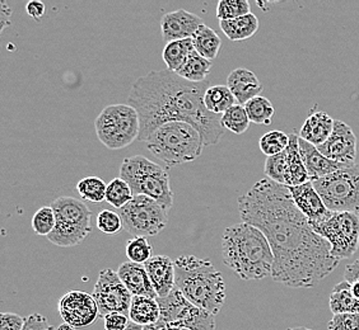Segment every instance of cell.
<instances>
[{
  "label": "cell",
  "instance_id": "1",
  "mask_svg": "<svg viewBox=\"0 0 359 330\" xmlns=\"http://www.w3.org/2000/svg\"><path fill=\"white\" fill-rule=\"evenodd\" d=\"M242 222L263 231L274 254L271 277L292 289H310L339 266L332 247L313 231L290 188L270 179L256 182L238 197Z\"/></svg>",
  "mask_w": 359,
  "mask_h": 330
},
{
  "label": "cell",
  "instance_id": "2",
  "mask_svg": "<svg viewBox=\"0 0 359 330\" xmlns=\"http://www.w3.org/2000/svg\"><path fill=\"white\" fill-rule=\"evenodd\" d=\"M208 88L207 82H189L167 69L140 76L128 96V104L137 110L140 120L138 140L144 143L162 124L181 121L199 131L205 148L218 144L224 129L221 115L209 112L204 104Z\"/></svg>",
  "mask_w": 359,
  "mask_h": 330
},
{
  "label": "cell",
  "instance_id": "3",
  "mask_svg": "<svg viewBox=\"0 0 359 330\" xmlns=\"http://www.w3.org/2000/svg\"><path fill=\"white\" fill-rule=\"evenodd\" d=\"M223 261L243 281L263 280L273 273L274 254L262 230L246 222L227 227L222 235Z\"/></svg>",
  "mask_w": 359,
  "mask_h": 330
},
{
  "label": "cell",
  "instance_id": "4",
  "mask_svg": "<svg viewBox=\"0 0 359 330\" xmlns=\"http://www.w3.org/2000/svg\"><path fill=\"white\" fill-rule=\"evenodd\" d=\"M176 289L190 303L217 315L226 301V283L222 273L208 259L181 255L175 261Z\"/></svg>",
  "mask_w": 359,
  "mask_h": 330
},
{
  "label": "cell",
  "instance_id": "5",
  "mask_svg": "<svg viewBox=\"0 0 359 330\" xmlns=\"http://www.w3.org/2000/svg\"><path fill=\"white\" fill-rule=\"evenodd\" d=\"M144 143L148 150L168 166L196 160L205 148L199 131L181 121L162 124Z\"/></svg>",
  "mask_w": 359,
  "mask_h": 330
},
{
  "label": "cell",
  "instance_id": "6",
  "mask_svg": "<svg viewBox=\"0 0 359 330\" xmlns=\"http://www.w3.org/2000/svg\"><path fill=\"white\" fill-rule=\"evenodd\" d=\"M120 178L132 188L134 196H147L157 201L170 213L173 205V192L168 173L157 163L135 155L124 159L120 166Z\"/></svg>",
  "mask_w": 359,
  "mask_h": 330
},
{
  "label": "cell",
  "instance_id": "7",
  "mask_svg": "<svg viewBox=\"0 0 359 330\" xmlns=\"http://www.w3.org/2000/svg\"><path fill=\"white\" fill-rule=\"evenodd\" d=\"M51 207L55 213L56 227L48 239L53 244L62 248L76 247L92 233V211L82 201L62 196L56 199Z\"/></svg>",
  "mask_w": 359,
  "mask_h": 330
},
{
  "label": "cell",
  "instance_id": "8",
  "mask_svg": "<svg viewBox=\"0 0 359 330\" xmlns=\"http://www.w3.org/2000/svg\"><path fill=\"white\" fill-rule=\"evenodd\" d=\"M97 138L110 150H120L132 145L140 135V120L130 104H111L95 121Z\"/></svg>",
  "mask_w": 359,
  "mask_h": 330
},
{
  "label": "cell",
  "instance_id": "9",
  "mask_svg": "<svg viewBox=\"0 0 359 330\" xmlns=\"http://www.w3.org/2000/svg\"><path fill=\"white\" fill-rule=\"evenodd\" d=\"M332 213H359V164L349 165L324 178L311 180Z\"/></svg>",
  "mask_w": 359,
  "mask_h": 330
},
{
  "label": "cell",
  "instance_id": "10",
  "mask_svg": "<svg viewBox=\"0 0 359 330\" xmlns=\"http://www.w3.org/2000/svg\"><path fill=\"white\" fill-rule=\"evenodd\" d=\"M120 216L123 229L134 235V238L156 236L166 229L168 222L166 208L147 196H134V199L121 208Z\"/></svg>",
  "mask_w": 359,
  "mask_h": 330
},
{
  "label": "cell",
  "instance_id": "11",
  "mask_svg": "<svg viewBox=\"0 0 359 330\" xmlns=\"http://www.w3.org/2000/svg\"><path fill=\"white\" fill-rule=\"evenodd\" d=\"M161 317L158 325L189 330H215V315L187 300L175 289L166 297H158Z\"/></svg>",
  "mask_w": 359,
  "mask_h": 330
},
{
  "label": "cell",
  "instance_id": "12",
  "mask_svg": "<svg viewBox=\"0 0 359 330\" xmlns=\"http://www.w3.org/2000/svg\"><path fill=\"white\" fill-rule=\"evenodd\" d=\"M332 247V258H351L359 247V216L352 213H334L329 220L312 227Z\"/></svg>",
  "mask_w": 359,
  "mask_h": 330
},
{
  "label": "cell",
  "instance_id": "13",
  "mask_svg": "<svg viewBox=\"0 0 359 330\" xmlns=\"http://www.w3.org/2000/svg\"><path fill=\"white\" fill-rule=\"evenodd\" d=\"M92 296L98 306L100 317H104L112 313L129 317L133 295L120 280L118 272L111 268L101 271Z\"/></svg>",
  "mask_w": 359,
  "mask_h": 330
},
{
  "label": "cell",
  "instance_id": "14",
  "mask_svg": "<svg viewBox=\"0 0 359 330\" xmlns=\"http://www.w3.org/2000/svg\"><path fill=\"white\" fill-rule=\"evenodd\" d=\"M59 314L64 323L74 328H86L96 322L100 311L93 296L82 291H70L59 300Z\"/></svg>",
  "mask_w": 359,
  "mask_h": 330
},
{
  "label": "cell",
  "instance_id": "15",
  "mask_svg": "<svg viewBox=\"0 0 359 330\" xmlns=\"http://www.w3.org/2000/svg\"><path fill=\"white\" fill-rule=\"evenodd\" d=\"M321 154L340 164H355L357 138L352 127L343 121H335L330 138L318 146Z\"/></svg>",
  "mask_w": 359,
  "mask_h": 330
},
{
  "label": "cell",
  "instance_id": "16",
  "mask_svg": "<svg viewBox=\"0 0 359 330\" xmlns=\"http://www.w3.org/2000/svg\"><path fill=\"white\" fill-rule=\"evenodd\" d=\"M292 199L296 206L304 217L309 220L310 225H318L324 221L329 220L332 216V211L325 206L324 201L313 187L311 180L301 186L288 187Z\"/></svg>",
  "mask_w": 359,
  "mask_h": 330
},
{
  "label": "cell",
  "instance_id": "17",
  "mask_svg": "<svg viewBox=\"0 0 359 330\" xmlns=\"http://www.w3.org/2000/svg\"><path fill=\"white\" fill-rule=\"evenodd\" d=\"M203 24L204 22L199 15L190 13L185 9H177L162 17L161 20L162 38L166 43L193 38L196 31Z\"/></svg>",
  "mask_w": 359,
  "mask_h": 330
},
{
  "label": "cell",
  "instance_id": "18",
  "mask_svg": "<svg viewBox=\"0 0 359 330\" xmlns=\"http://www.w3.org/2000/svg\"><path fill=\"white\" fill-rule=\"evenodd\" d=\"M153 289L158 297H166L176 289L175 261L167 255H153L144 264Z\"/></svg>",
  "mask_w": 359,
  "mask_h": 330
},
{
  "label": "cell",
  "instance_id": "19",
  "mask_svg": "<svg viewBox=\"0 0 359 330\" xmlns=\"http://www.w3.org/2000/svg\"><path fill=\"white\" fill-rule=\"evenodd\" d=\"M298 145H299L301 158L304 160V166L311 180L324 178L326 175L337 172L341 168L349 166V165L340 164L326 158L324 154L320 152L318 146L307 143L304 138H298Z\"/></svg>",
  "mask_w": 359,
  "mask_h": 330
},
{
  "label": "cell",
  "instance_id": "20",
  "mask_svg": "<svg viewBox=\"0 0 359 330\" xmlns=\"http://www.w3.org/2000/svg\"><path fill=\"white\" fill-rule=\"evenodd\" d=\"M227 87L235 96L237 104L241 106L260 96L263 92V84L255 73L245 68H237L231 71L227 78Z\"/></svg>",
  "mask_w": 359,
  "mask_h": 330
},
{
  "label": "cell",
  "instance_id": "21",
  "mask_svg": "<svg viewBox=\"0 0 359 330\" xmlns=\"http://www.w3.org/2000/svg\"><path fill=\"white\" fill-rule=\"evenodd\" d=\"M118 275L133 296H147L157 299L144 264L125 261L118 269Z\"/></svg>",
  "mask_w": 359,
  "mask_h": 330
},
{
  "label": "cell",
  "instance_id": "22",
  "mask_svg": "<svg viewBox=\"0 0 359 330\" xmlns=\"http://www.w3.org/2000/svg\"><path fill=\"white\" fill-rule=\"evenodd\" d=\"M334 124L335 120H332V116H329L326 112H315L306 118L304 126L299 130V138L315 146H320L330 138Z\"/></svg>",
  "mask_w": 359,
  "mask_h": 330
},
{
  "label": "cell",
  "instance_id": "23",
  "mask_svg": "<svg viewBox=\"0 0 359 330\" xmlns=\"http://www.w3.org/2000/svg\"><path fill=\"white\" fill-rule=\"evenodd\" d=\"M296 134H290V145L287 148V169H285V186L297 187L310 182L309 173L301 158L299 145Z\"/></svg>",
  "mask_w": 359,
  "mask_h": 330
},
{
  "label": "cell",
  "instance_id": "24",
  "mask_svg": "<svg viewBox=\"0 0 359 330\" xmlns=\"http://www.w3.org/2000/svg\"><path fill=\"white\" fill-rule=\"evenodd\" d=\"M161 309L157 299L147 296H133L129 319L132 323L149 327L159 322Z\"/></svg>",
  "mask_w": 359,
  "mask_h": 330
},
{
  "label": "cell",
  "instance_id": "25",
  "mask_svg": "<svg viewBox=\"0 0 359 330\" xmlns=\"http://www.w3.org/2000/svg\"><path fill=\"white\" fill-rule=\"evenodd\" d=\"M219 27L231 41H246L257 34L259 20L255 14L250 13L235 20L219 21Z\"/></svg>",
  "mask_w": 359,
  "mask_h": 330
},
{
  "label": "cell",
  "instance_id": "26",
  "mask_svg": "<svg viewBox=\"0 0 359 330\" xmlns=\"http://www.w3.org/2000/svg\"><path fill=\"white\" fill-rule=\"evenodd\" d=\"M329 305L334 315L338 314H359V300L352 292L351 283L343 281L339 282L329 299Z\"/></svg>",
  "mask_w": 359,
  "mask_h": 330
},
{
  "label": "cell",
  "instance_id": "27",
  "mask_svg": "<svg viewBox=\"0 0 359 330\" xmlns=\"http://www.w3.org/2000/svg\"><path fill=\"white\" fill-rule=\"evenodd\" d=\"M194 48L199 55L209 62H215L222 48V40L213 28L203 24L193 38Z\"/></svg>",
  "mask_w": 359,
  "mask_h": 330
},
{
  "label": "cell",
  "instance_id": "28",
  "mask_svg": "<svg viewBox=\"0 0 359 330\" xmlns=\"http://www.w3.org/2000/svg\"><path fill=\"white\" fill-rule=\"evenodd\" d=\"M194 50L195 48L191 38L166 43L162 51V59L166 64L167 70L176 73L184 65V62H187V57Z\"/></svg>",
  "mask_w": 359,
  "mask_h": 330
},
{
  "label": "cell",
  "instance_id": "29",
  "mask_svg": "<svg viewBox=\"0 0 359 330\" xmlns=\"http://www.w3.org/2000/svg\"><path fill=\"white\" fill-rule=\"evenodd\" d=\"M212 69V62L204 59L194 50L176 74L191 82H204Z\"/></svg>",
  "mask_w": 359,
  "mask_h": 330
},
{
  "label": "cell",
  "instance_id": "30",
  "mask_svg": "<svg viewBox=\"0 0 359 330\" xmlns=\"http://www.w3.org/2000/svg\"><path fill=\"white\" fill-rule=\"evenodd\" d=\"M236 98L227 85H215L209 87L205 96L204 104L207 110L215 115H223L226 110L235 106Z\"/></svg>",
  "mask_w": 359,
  "mask_h": 330
},
{
  "label": "cell",
  "instance_id": "31",
  "mask_svg": "<svg viewBox=\"0 0 359 330\" xmlns=\"http://www.w3.org/2000/svg\"><path fill=\"white\" fill-rule=\"evenodd\" d=\"M245 110L248 112L250 122L256 124H270L274 117L276 110L268 98L256 96L245 104Z\"/></svg>",
  "mask_w": 359,
  "mask_h": 330
},
{
  "label": "cell",
  "instance_id": "32",
  "mask_svg": "<svg viewBox=\"0 0 359 330\" xmlns=\"http://www.w3.org/2000/svg\"><path fill=\"white\" fill-rule=\"evenodd\" d=\"M222 126L224 130L231 131L236 135H241L245 131L249 130L250 118L245 106L235 104L229 110L222 115Z\"/></svg>",
  "mask_w": 359,
  "mask_h": 330
},
{
  "label": "cell",
  "instance_id": "33",
  "mask_svg": "<svg viewBox=\"0 0 359 330\" xmlns=\"http://www.w3.org/2000/svg\"><path fill=\"white\" fill-rule=\"evenodd\" d=\"M134 199L132 188L123 178H115L107 185L104 201L115 208H123Z\"/></svg>",
  "mask_w": 359,
  "mask_h": 330
},
{
  "label": "cell",
  "instance_id": "34",
  "mask_svg": "<svg viewBox=\"0 0 359 330\" xmlns=\"http://www.w3.org/2000/svg\"><path fill=\"white\" fill-rule=\"evenodd\" d=\"M107 185L98 177H87L81 179L76 185V191L79 196L86 201L93 203H101L106 199Z\"/></svg>",
  "mask_w": 359,
  "mask_h": 330
},
{
  "label": "cell",
  "instance_id": "35",
  "mask_svg": "<svg viewBox=\"0 0 359 330\" xmlns=\"http://www.w3.org/2000/svg\"><path fill=\"white\" fill-rule=\"evenodd\" d=\"M288 145L290 135H287L283 131H269L259 141L260 150L268 158L283 152L288 148Z\"/></svg>",
  "mask_w": 359,
  "mask_h": 330
},
{
  "label": "cell",
  "instance_id": "36",
  "mask_svg": "<svg viewBox=\"0 0 359 330\" xmlns=\"http://www.w3.org/2000/svg\"><path fill=\"white\" fill-rule=\"evenodd\" d=\"M251 13V6L248 0H221L217 6V18L219 21H229Z\"/></svg>",
  "mask_w": 359,
  "mask_h": 330
},
{
  "label": "cell",
  "instance_id": "37",
  "mask_svg": "<svg viewBox=\"0 0 359 330\" xmlns=\"http://www.w3.org/2000/svg\"><path fill=\"white\" fill-rule=\"evenodd\" d=\"M126 255L129 261L145 264L153 257V247L147 238L137 236L126 241Z\"/></svg>",
  "mask_w": 359,
  "mask_h": 330
},
{
  "label": "cell",
  "instance_id": "38",
  "mask_svg": "<svg viewBox=\"0 0 359 330\" xmlns=\"http://www.w3.org/2000/svg\"><path fill=\"white\" fill-rule=\"evenodd\" d=\"M31 227L34 229L36 234L41 235V236H48L54 231L56 227V217L54 208L51 206H45L39 208L36 211L32 221H31Z\"/></svg>",
  "mask_w": 359,
  "mask_h": 330
},
{
  "label": "cell",
  "instance_id": "39",
  "mask_svg": "<svg viewBox=\"0 0 359 330\" xmlns=\"http://www.w3.org/2000/svg\"><path fill=\"white\" fill-rule=\"evenodd\" d=\"M285 169H287V149L278 155L266 158L264 173L270 180L285 186Z\"/></svg>",
  "mask_w": 359,
  "mask_h": 330
},
{
  "label": "cell",
  "instance_id": "40",
  "mask_svg": "<svg viewBox=\"0 0 359 330\" xmlns=\"http://www.w3.org/2000/svg\"><path fill=\"white\" fill-rule=\"evenodd\" d=\"M97 227L106 235H116L123 229V220L120 213L102 210L97 216Z\"/></svg>",
  "mask_w": 359,
  "mask_h": 330
},
{
  "label": "cell",
  "instance_id": "41",
  "mask_svg": "<svg viewBox=\"0 0 359 330\" xmlns=\"http://www.w3.org/2000/svg\"><path fill=\"white\" fill-rule=\"evenodd\" d=\"M327 330H359V314H338L327 322Z\"/></svg>",
  "mask_w": 359,
  "mask_h": 330
},
{
  "label": "cell",
  "instance_id": "42",
  "mask_svg": "<svg viewBox=\"0 0 359 330\" xmlns=\"http://www.w3.org/2000/svg\"><path fill=\"white\" fill-rule=\"evenodd\" d=\"M26 317L14 313H3L0 315V330H22Z\"/></svg>",
  "mask_w": 359,
  "mask_h": 330
},
{
  "label": "cell",
  "instance_id": "43",
  "mask_svg": "<svg viewBox=\"0 0 359 330\" xmlns=\"http://www.w3.org/2000/svg\"><path fill=\"white\" fill-rule=\"evenodd\" d=\"M104 329L124 330L129 325V317L120 313H112L104 317Z\"/></svg>",
  "mask_w": 359,
  "mask_h": 330
},
{
  "label": "cell",
  "instance_id": "44",
  "mask_svg": "<svg viewBox=\"0 0 359 330\" xmlns=\"http://www.w3.org/2000/svg\"><path fill=\"white\" fill-rule=\"evenodd\" d=\"M22 330H54V328L41 314H31L26 317Z\"/></svg>",
  "mask_w": 359,
  "mask_h": 330
},
{
  "label": "cell",
  "instance_id": "45",
  "mask_svg": "<svg viewBox=\"0 0 359 330\" xmlns=\"http://www.w3.org/2000/svg\"><path fill=\"white\" fill-rule=\"evenodd\" d=\"M26 12H27L29 17H32L34 20L39 21L45 15L46 7L40 0H31V1H28L27 6H26Z\"/></svg>",
  "mask_w": 359,
  "mask_h": 330
},
{
  "label": "cell",
  "instance_id": "46",
  "mask_svg": "<svg viewBox=\"0 0 359 330\" xmlns=\"http://www.w3.org/2000/svg\"><path fill=\"white\" fill-rule=\"evenodd\" d=\"M344 281L349 283L359 282V258L348 264L344 271Z\"/></svg>",
  "mask_w": 359,
  "mask_h": 330
},
{
  "label": "cell",
  "instance_id": "47",
  "mask_svg": "<svg viewBox=\"0 0 359 330\" xmlns=\"http://www.w3.org/2000/svg\"><path fill=\"white\" fill-rule=\"evenodd\" d=\"M11 15H12V9L8 7L4 0H1L0 1V22H1L0 29L1 31L11 24Z\"/></svg>",
  "mask_w": 359,
  "mask_h": 330
},
{
  "label": "cell",
  "instance_id": "48",
  "mask_svg": "<svg viewBox=\"0 0 359 330\" xmlns=\"http://www.w3.org/2000/svg\"><path fill=\"white\" fill-rule=\"evenodd\" d=\"M351 286H352L353 295L359 300V282L351 283Z\"/></svg>",
  "mask_w": 359,
  "mask_h": 330
},
{
  "label": "cell",
  "instance_id": "49",
  "mask_svg": "<svg viewBox=\"0 0 359 330\" xmlns=\"http://www.w3.org/2000/svg\"><path fill=\"white\" fill-rule=\"evenodd\" d=\"M144 329V327H142V325H138V324L130 323L124 330H143Z\"/></svg>",
  "mask_w": 359,
  "mask_h": 330
},
{
  "label": "cell",
  "instance_id": "50",
  "mask_svg": "<svg viewBox=\"0 0 359 330\" xmlns=\"http://www.w3.org/2000/svg\"><path fill=\"white\" fill-rule=\"evenodd\" d=\"M56 330H76V328L72 327L69 324L64 323L62 325H59V328Z\"/></svg>",
  "mask_w": 359,
  "mask_h": 330
},
{
  "label": "cell",
  "instance_id": "51",
  "mask_svg": "<svg viewBox=\"0 0 359 330\" xmlns=\"http://www.w3.org/2000/svg\"><path fill=\"white\" fill-rule=\"evenodd\" d=\"M161 327V325H159ZM161 330H189L184 329V328H176V327H168V325H163V327H161Z\"/></svg>",
  "mask_w": 359,
  "mask_h": 330
},
{
  "label": "cell",
  "instance_id": "52",
  "mask_svg": "<svg viewBox=\"0 0 359 330\" xmlns=\"http://www.w3.org/2000/svg\"><path fill=\"white\" fill-rule=\"evenodd\" d=\"M143 330H161V327L158 324H154V325H149V327H144Z\"/></svg>",
  "mask_w": 359,
  "mask_h": 330
},
{
  "label": "cell",
  "instance_id": "53",
  "mask_svg": "<svg viewBox=\"0 0 359 330\" xmlns=\"http://www.w3.org/2000/svg\"><path fill=\"white\" fill-rule=\"evenodd\" d=\"M287 330H312L310 328H306V327H294V328H288Z\"/></svg>",
  "mask_w": 359,
  "mask_h": 330
}]
</instances>
